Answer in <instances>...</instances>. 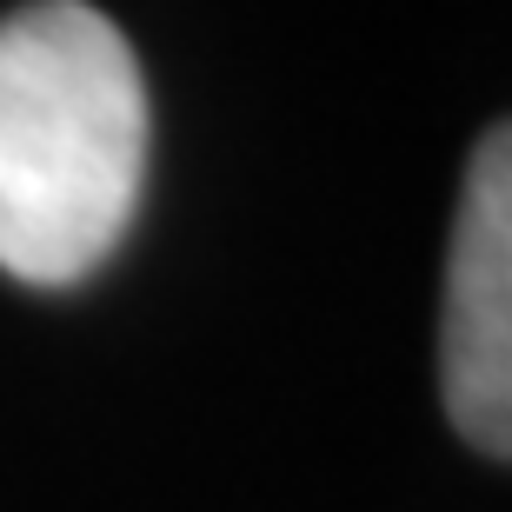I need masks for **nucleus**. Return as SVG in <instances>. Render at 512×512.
I'll use <instances>...</instances> for the list:
<instances>
[{"mask_svg":"<svg viewBox=\"0 0 512 512\" xmlns=\"http://www.w3.org/2000/svg\"><path fill=\"white\" fill-rule=\"evenodd\" d=\"M147 80L87 0L0 20V273L74 286L127 240L147 187Z\"/></svg>","mask_w":512,"mask_h":512,"instance_id":"1","label":"nucleus"},{"mask_svg":"<svg viewBox=\"0 0 512 512\" xmlns=\"http://www.w3.org/2000/svg\"><path fill=\"white\" fill-rule=\"evenodd\" d=\"M446 413L486 459L512 453V133L473 147L446 266Z\"/></svg>","mask_w":512,"mask_h":512,"instance_id":"2","label":"nucleus"}]
</instances>
